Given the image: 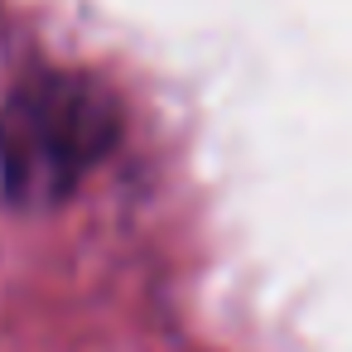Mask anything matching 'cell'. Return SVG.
I'll use <instances>...</instances> for the list:
<instances>
[{"instance_id":"cell-1","label":"cell","mask_w":352,"mask_h":352,"mask_svg":"<svg viewBox=\"0 0 352 352\" xmlns=\"http://www.w3.org/2000/svg\"><path fill=\"white\" fill-rule=\"evenodd\" d=\"M116 92L73 68H44L0 102V188L15 208L68 203L121 145Z\"/></svg>"}]
</instances>
